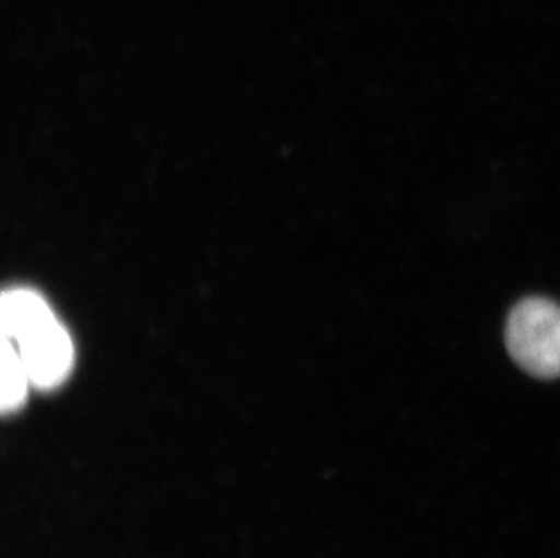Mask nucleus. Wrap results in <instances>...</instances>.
I'll return each mask as SVG.
<instances>
[{"instance_id":"nucleus-3","label":"nucleus","mask_w":560,"mask_h":558,"mask_svg":"<svg viewBox=\"0 0 560 558\" xmlns=\"http://www.w3.org/2000/svg\"><path fill=\"white\" fill-rule=\"evenodd\" d=\"M54 316L46 301L32 290H10L2 295V333L15 341L38 323Z\"/></svg>"},{"instance_id":"nucleus-2","label":"nucleus","mask_w":560,"mask_h":558,"mask_svg":"<svg viewBox=\"0 0 560 558\" xmlns=\"http://www.w3.org/2000/svg\"><path fill=\"white\" fill-rule=\"evenodd\" d=\"M16 350L26 364L32 385L43 391L59 386L73 367V342L55 316L16 337Z\"/></svg>"},{"instance_id":"nucleus-4","label":"nucleus","mask_w":560,"mask_h":558,"mask_svg":"<svg viewBox=\"0 0 560 558\" xmlns=\"http://www.w3.org/2000/svg\"><path fill=\"white\" fill-rule=\"evenodd\" d=\"M32 383L21 353L10 339L2 347V399L0 406L4 414L15 411L26 403L27 385Z\"/></svg>"},{"instance_id":"nucleus-1","label":"nucleus","mask_w":560,"mask_h":558,"mask_svg":"<svg viewBox=\"0 0 560 558\" xmlns=\"http://www.w3.org/2000/svg\"><path fill=\"white\" fill-rule=\"evenodd\" d=\"M506 347L513 361L540 380L560 375V306L542 298L524 300L506 323Z\"/></svg>"}]
</instances>
